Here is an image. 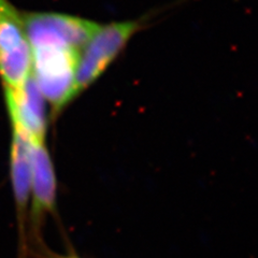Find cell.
Instances as JSON below:
<instances>
[{"label": "cell", "mask_w": 258, "mask_h": 258, "mask_svg": "<svg viewBox=\"0 0 258 258\" xmlns=\"http://www.w3.org/2000/svg\"><path fill=\"white\" fill-rule=\"evenodd\" d=\"M5 98L12 133L31 142H45L46 100L32 76L18 88H6Z\"/></svg>", "instance_id": "5"}, {"label": "cell", "mask_w": 258, "mask_h": 258, "mask_svg": "<svg viewBox=\"0 0 258 258\" xmlns=\"http://www.w3.org/2000/svg\"><path fill=\"white\" fill-rule=\"evenodd\" d=\"M10 180L18 215L20 236V258L27 256L28 249L24 240L26 239L27 209L30 200V160L29 140L21 135L12 133L10 147Z\"/></svg>", "instance_id": "6"}, {"label": "cell", "mask_w": 258, "mask_h": 258, "mask_svg": "<svg viewBox=\"0 0 258 258\" xmlns=\"http://www.w3.org/2000/svg\"><path fill=\"white\" fill-rule=\"evenodd\" d=\"M31 76V51L24 19L9 0H0V78L18 88Z\"/></svg>", "instance_id": "2"}, {"label": "cell", "mask_w": 258, "mask_h": 258, "mask_svg": "<svg viewBox=\"0 0 258 258\" xmlns=\"http://www.w3.org/2000/svg\"><path fill=\"white\" fill-rule=\"evenodd\" d=\"M23 19L31 51V76L57 113L78 95L80 54L99 25L60 13H29Z\"/></svg>", "instance_id": "1"}, {"label": "cell", "mask_w": 258, "mask_h": 258, "mask_svg": "<svg viewBox=\"0 0 258 258\" xmlns=\"http://www.w3.org/2000/svg\"><path fill=\"white\" fill-rule=\"evenodd\" d=\"M30 200L29 226L30 242L34 245L42 242L41 229L47 214L56 205L57 179L55 167L45 142L29 141Z\"/></svg>", "instance_id": "4"}, {"label": "cell", "mask_w": 258, "mask_h": 258, "mask_svg": "<svg viewBox=\"0 0 258 258\" xmlns=\"http://www.w3.org/2000/svg\"><path fill=\"white\" fill-rule=\"evenodd\" d=\"M138 27V23L129 21L99 26L80 54L76 74L78 93L93 84L102 75Z\"/></svg>", "instance_id": "3"}, {"label": "cell", "mask_w": 258, "mask_h": 258, "mask_svg": "<svg viewBox=\"0 0 258 258\" xmlns=\"http://www.w3.org/2000/svg\"><path fill=\"white\" fill-rule=\"evenodd\" d=\"M32 249H35L37 258H82V257H80L75 254H58V253L52 252L50 248H47L44 245L43 241L36 244L35 248H32Z\"/></svg>", "instance_id": "7"}]
</instances>
